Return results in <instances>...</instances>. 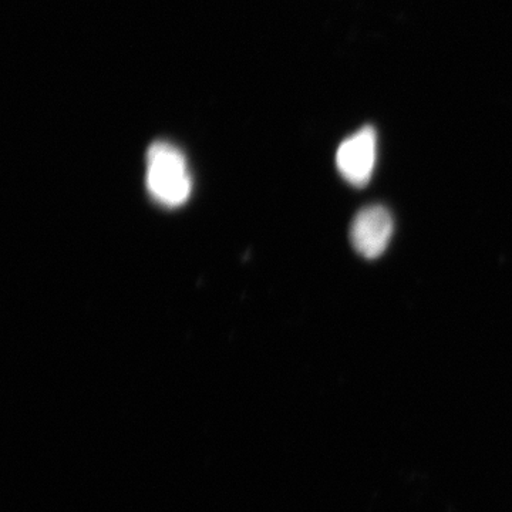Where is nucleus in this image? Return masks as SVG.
Instances as JSON below:
<instances>
[{"label":"nucleus","instance_id":"obj_3","mask_svg":"<svg viewBox=\"0 0 512 512\" xmlns=\"http://www.w3.org/2000/svg\"><path fill=\"white\" fill-rule=\"evenodd\" d=\"M394 231L392 214L383 205H369L357 212L350 227V241L357 254L376 259L389 247Z\"/></svg>","mask_w":512,"mask_h":512},{"label":"nucleus","instance_id":"obj_2","mask_svg":"<svg viewBox=\"0 0 512 512\" xmlns=\"http://www.w3.org/2000/svg\"><path fill=\"white\" fill-rule=\"evenodd\" d=\"M377 160V133L363 126L346 138L336 151V167L353 187L363 188L372 180Z\"/></svg>","mask_w":512,"mask_h":512},{"label":"nucleus","instance_id":"obj_1","mask_svg":"<svg viewBox=\"0 0 512 512\" xmlns=\"http://www.w3.org/2000/svg\"><path fill=\"white\" fill-rule=\"evenodd\" d=\"M147 190L151 197L174 208L185 204L192 191V178L184 154L167 141H157L147 151Z\"/></svg>","mask_w":512,"mask_h":512}]
</instances>
